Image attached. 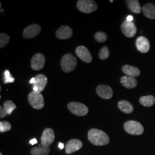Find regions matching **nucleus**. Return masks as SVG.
Here are the masks:
<instances>
[{
    "instance_id": "nucleus-1",
    "label": "nucleus",
    "mask_w": 155,
    "mask_h": 155,
    "mask_svg": "<svg viewBox=\"0 0 155 155\" xmlns=\"http://www.w3.org/2000/svg\"><path fill=\"white\" fill-rule=\"evenodd\" d=\"M88 140L96 146H102L109 144V136L104 131L97 129H91L88 132Z\"/></svg>"
},
{
    "instance_id": "nucleus-2",
    "label": "nucleus",
    "mask_w": 155,
    "mask_h": 155,
    "mask_svg": "<svg viewBox=\"0 0 155 155\" xmlns=\"http://www.w3.org/2000/svg\"><path fill=\"white\" fill-rule=\"evenodd\" d=\"M77 65V61L76 58L71 54H67L63 56L61 58V69L64 72L72 71Z\"/></svg>"
},
{
    "instance_id": "nucleus-3",
    "label": "nucleus",
    "mask_w": 155,
    "mask_h": 155,
    "mask_svg": "<svg viewBox=\"0 0 155 155\" xmlns=\"http://www.w3.org/2000/svg\"><path fill=\"white\" fill-rule=\"evenodd\" d=\"M28 101L34 109L40 110L45 106V100L41 93L32 91L28 95Z\"/></svg>"
},
{
    "instance_id": "nucleus-4",
    "label": "nucleus",
    "mask_w": 155,
    "mask_h": 155,
    "mask_svg": "<svg viewBox=\"0 0 155 155\" xmlns=\"http://www.w3.org/2000/svg\"><path fill=\"white\" fill-rule=\"evenodd\" d=\"M77 6L79 11L86 14L91 13L98 9L97 4L92 0H79Z\"/></svg>"
},
{
    "instance_id": "nucleus-5",
    "label": "nucleus",
    "mask_w": 155,
    "mask_h": 155,
    "mask_svg": "<svg viewBox=\"0 0 155 155\" xmlns=\"http://www.w3.org/2000/svg\"><path fill=\"white\" fill-rule=\"evenodd\" d=\"M125 130L132 135H141L144 132L143 125L136 121H128L124 125Z\"/></svg>"
},
{
    "instance_id": "nucleus-6",
    "label": "nucleus",
    "mask_w": 155,
    "mask_h": 155,
    "mask_svg": "<svg viewBox=\"0 0 155 155\" xmlns=\"http://www.w3.org/2000/svg\"><path fill=\"white\" fill-rule=\"evenodd\" d=\"M67 107L72 114L78 116H84L87 114L89 109L87 107L82 103L72 102L68 104Z\"/></svg>"
},
{
    "instance_id": "nucleus-7",
    "label": "nucleus",
    "mask_w": 155,
    "mask_h": 155,
    "mask_svg": "<svg viewBox=\"0 0 155 155\" xmlns=\"http://www.w3.org/2000/svg\"><path fill=\"white\" fill-rule=\"evenodd\" d=\"M41 30V27L38 24H32L29 25L24 30L22 35L25 39H32L40 33Z\"/></svg>"
},
{
    "instance_id": "nucleus-8",
    "label": "nucleus",
    "mask_w": 155,
    "mask_h": 155,
    "mask_svg": "<svg viewBox=\"0 0 155 155\" xmlns=\"http://www.w3.org/2000/svg\"><path fill=\"white\" fill-rule=\"evenodd\" d=\"M55 140L54 131L51 128H46L44 130L41 137V143L42 146L49 147L53 143Z\"/></svg>"
},
{
    "instance_id": "nucleus-9",
    "label": "nucleus",
    "mask_w": 155,
    "mask_h": 155,
    "mask_svg": "<svg viewBox=\"0 0 155 155\" xmlns=\"http://www.w3.org/2000/svg\"><path fill=\"white\" fill-rule=\"evenodd\" d=\"M121 31L124 35L129 38H133L137 32V28L133 21H125L122 23Z\"/></svg>"
},
{
    "instance_id": "nucleus-10",
    "label": "nucleus",
    "mask_w": 155,
    "mask_h": 155,
    "mask_svg": "<svg viewBox=\"0 0 155 155\" xmlns=\"http://www.w3.org/2000/svg\"><path fill=\"white\" fill-rule=\"evenodd\" d=\"M45 59L44 55L40 53L36 54L31 59V67L35 71L42 69L45 66Z\"/></svg>"
},
{
    "instance_id": "nucleus-11",
    "label": "nucleus",
    "mask_w": 155,
    "mask_h": 155,
    "mask_svg": "<svg viewBox=\"0 0 155 155\" xmlns=\"http://www.w3.org/2000/svg\"><path fill=\"white\" fill-rule=\"evenodd\" d=\"M76 54L82 61L90 63L92 61V56L89 50L84 46H79L75 50Z\"/></svg>"
},
{
    "instance_id": "nucleus-12",
    "label": "nucleus",
    "mask_w": 155,
    "mask_h": 155,
    "mask_svg": "<svg viewBox=\"0 0 155 155\" xmlns=\"http://www.w3.org/2000/svg\"><path fill=\"white\" fill-rule=\"evenodd\" d=\"M96 91H97V93L100 97L105 100L110 99L113 95V90L108 85H105V84L99 85L97 87Z\"/></svg>"
},
{
    "instance_id": "nucleus-13",
    "label": "nucleus",
    "mask_w": 155,
    "mask_h": 155,
    "mask_svg": "<svg viewBox=\"0 0 155 155\" xmlns=\"http://www.w3.org/2000/svg\"><path fill=\"white\" fill-rule=\"evenodd\" d=\"M83 147L82 142L78 139H72L68 141L66 145L67 154H71L81 150Z\"/></svg>"
},
{
    "instance_id": "nucleus-14",
    "label": "nucleus",
    "mask_w": 155,
    "mask_h": 155,
    "mask_svg": "<svg viewBox=\"0 0 155 155\" xmlns=\"http://www.w3.org/2000/svg\"><path fill=\"white\" fill-rule=\"evenodd\" d=\"M72 34L73 32L71 27L67 25H63L57 30L56 36L61 40H66L71 38Z\"/></svg>"
},
{
    "instance_id": "nucleus-15",
    "label": "nucleus",
    "mask_w": 155,
    "mask_h": 155,
    "mask_svg": "<svg viewBox=\"0 0 155 155\" xmlns=\"http://www.w3.org/2000/svg\"><path fill=\"white\" fill-rule=\"evenodd\" d=\"M137 50L141 53H147L150 49V43L148 39L144 36H140L136 41Z\"/></svg>"
},
{
    "instance_id": "nucleus-16",
    "label": "nucleus",
    "mask_w": 155,
    "mask_h": 155,
    "mask_svg": "<svg viewBox=\"0 0 155 155\" xmlns=\"http://www.w3.org/2000/svg\"><path fill=\"white\" fill-rule=\"evenodd\" d=\"M36 82L33 84V87H36L38 89V92L41 93L45 89L47 82L48 79L43 74H39L35 77Z\"/></svg>"
},
{
    "instance_id": "nucleus-17",
    "label": "nucleus",
    "mask_w": 155,
    "mask_h": 155,
    "mask_svg": "<svg viewBox=\"0 0 155 155\" xmlns=\"http://www.w3.org/2000/svg\"><path fill=\"white\" fill-rule=\"evenodd\" d=\"M120 82L124 87L128 89L135 88L137 85V81L135 78L127 75L122 77Z\"/></svg>"
},
{
    "instance_id": "nucleus-18",
    "label": "nucleus",
    "mask_w": 155,
    "mask_h": 155,
    "mask_svg": "<svg viewBox=\"0 0 155 155\" xmlns=\"http://www.w3.org/2000/svg\"><path fill=\"white\" fill-rule=\"evenodd\" d=\"M122 70L124 73H125L127 76L137 77L140 75V70L136 67L130 65H125L122 67Z\"/></svg>"
},
{
    "instance_id": "nucleus-19",
    "label": "nucleus",
    "mask_w": 155,
    "mask_h": 155,
    "mask_svg": "<svg viewBox=\"0 0 155 155\" xmlns=\"http://www.w3.org/2000/svg\"><path fill=\"white\" fill-rule=\"evenodd\" d=\"M143 12L144 16L150 18L155 19V6L152 4H147L143 8Z\"/></svg>"
},
{
    "instance_id": "nucleus-20",
    "label": "nucleus",
    "mask_w": 155,
    "mask_h": 155,
    "mask_svg": "<svg viewBox=\"0 0 155 155\" xmlns=\"http://www.w3.org/2000/svg\"><path fill=\"white\" fill-rule=\"evenodd\" d=\"M118 106L120 110L122 111L123 113L127 114H130L133 112V106L131 103L125 100L120 101L118 103Z\"/></svg>"
},
{
    "instance_id": "nucleus-21",
    "label": "nucleus",
    "mask_w": 155,
    "mask_h": 155,
    "mask_svg": "<svg viewBox=\"0 0 155 155\" xmlns=\"http://www.w3.org/2000/svg\"><path fill=\"white\" fill-rule=\"evenodd\" d=\"M50 152L49 147H35L31 149V152L32 155H47Z\"/></svg>"
},
{
    "instance_id": "nucleus-22",
    "label": "nucleus",
    "mask_w": 155,
    "mask_h": 155,
    "mask_svg": "<svg viewBox=\"0 0 155 155\" xmlns=\"http://www.w3.org/2000/svg\"><path fill=\"white\" fill-rule=\"evenodd\" d=\"M127 4L129 9L134 13L139 14L141 13V8L140 5L139 1L137 0H127Z\"/></svg>"
},
{
    "instance_id": "nucleus-23",
    "label": "nucleus",
    "mask_w": 155,
    "mask_h": 155,
    "mask_svg": "<svg viewBox=\"0 0 155 155\" xmlns=\"http://www.w3.org/2000/svg\"><path fill=\"white\" fill-rule=\"evenodd\" d=\"M140 102L145 107H151L155 104V98L153 95L143 96L140 98Z\"/></svg>"
},
{
    "instance_id": "nucleus-24",
    "label": "nucleus",
    "mask_w": 155,
    "mask_h": 155,
    "mask_svg": "<svg viewBox=\"0 0 155 155\" xmlns=\"http://www.w3.org/2000/svg\"><path fill=\"white\" fill-rule=\"evenodd\" d=\"M16 105L11 100L6 101L4 104V108L5 109L7 115H11L12 111L16 109Z\"/></svg>"
},
{
    "instance_id": "nucleus-25",
    "label": "nucleus",
    "mask_w": 155,
    "mask_h": 155,
    "mask_svg": "<svg viewBox=\"0 0 155 155\" xmlns=\"http://www.w3.org/2000/svg\"><path fill=\"white\" fill-rule=\"evenodd\" d=\"M10 41L9 36L5 33H1L0 35V48H2L9 43Z\"/></svg>"
},
{
    "instance_id": "nucleus-26",
    "label": "nucleus",
    "mask_w": 155,
    "mask_h": 155,
    "mask_svg": "<svg viewBox=\"0 0 155 155\" xmlns=\"http://www.w3.org/2000/svg\"><path fill=\"white\" fill-rule=\"evenodd\" d=\"M110 54V52L109 48L106 46H104L99 52V58L102 60H106L107 59Z\"/></svg>"
},
{
    "instance_id": "nucleus-27",
    "label": "nucleus",
    "mask_w": 155,
    "mask_h": 155,
    "mask_svg": "<svg viewBox=\"0 0 155 155\" xmlns=\"http://www.w3.org/2000/svg\"><path fill=\"white\" fill-rule=\"evenodd\" d=\"M95 39L98 42L104 43L107 40V36L105 32H98L95 34Z\"/></svg>"
},
{
    "instance_id": "nucleus-28",
    "label": "nucleus",
    "mask_w": 155,
    "mask_h": 155,
    "mask_svg": "<svg viewBox=\"0 0 155 155\" xmlns=\"http://www.w3.org/2000/svg\"><path fill=\"white\" fill-rule=\"evenodd\" d=\"M11 129V125L7 121H1L0 122V132L1 133L8 132Z\"/></svg>"
},
{
    "instance_id": "nucleus-29",
    "label": "nucleus",
    "mask_w": 155,
    "mask_h": 155,
    "mask_svg": "<svg viewBox=\"0 0 155 155\" xmlns=\"http://www.w3.org/2000/svg\"><path fill=\"white\" fill-rule=\"evenodd\" d=\"M4 83H13L15 82V78L12 77V76L11 74V73L9 72V70H5V72L4 73Z\"/></svg>"
},
{
    "instance_id": "nucleus-30",
    "label": "nucleus",
    "mask_w": 155,
    "mask_h": 155,
    "mask_svg": "<svg viewBox=\"0 0 155 155\" xmlns=\"http://www.w3.org/2000/svg\"><path fill=\"white\" fill-rule=\"evenodd\" d=\"M6 115H7V113L4 107H2V106H0V118H4Z\"/></svg>"
},
{
    "instance_id": "nucleus-31",
    "label": "nucleus",
    "mask_w": 155,
    "mask_h": 155,
    "mask_svg": "<svg viewBox=\"0 0 155 155\" xmlns=\"http://www.w3.org/2000/svg\"><path fill=\"white\" fill-rule=\"evenodd\" d=\"M29 143L31 144V145H34V144H36L38 143V141H37V140H36V139L34 138V139H32V140H30Z\"/></svg>"
},
{
    "instance_id": "nucleus-32",
    "label": "nucleus",
    "mask_w": 155,
    "mask_h": 155,
    "mask_svg": "<svg viewBox=\"0 0 155 155\" xmlns=\"http://www.w3.org/2000/svg\"><path fill=\"white\" fill-rule=\"evenodd\" d=\"M133 20V17L132 16H131V15H129V16H128L127 17V21H130V22H131V21H132Z\"/></svg>"
},
{
    "instance_id": "nucleus-33",
    "label": "nucleus",
    "mask_w": 155,
    "mask_h": 155,
    "mask_svg": "<svg viewBox=\"0 0 155 155\" xmlns=\"http://www.w3.org/2000/svg\"><path fill=\"white\" fill-rule=\"evenodd\" d=\"M58 147H59V148L61 150H63V149L64 148V144H63V143H59V144H58Z\"/></svg>"
},
{
    "instance_id": "nucleus-34",
    "label": "nucleus",
    "mask_w": 155,
    "mask_h": 155,
    "mask_svg": "<svg viewBox=\"0 0 155 155\" xmlns=\"http://www.w3.org/2000/svg\"><path fill=\"white\" fill-rule=\"evenodd\" d=\"M35 82H36V79H35V77L32 78L31 80H30V83H31V84H34V83H35Z\"/></svg>"
},
{
    "instance_id": "nucleus-35",
    "label": "nucleus",
    "mask_w": 155,
    "mask_h": 155,
    "mask_svg": "<svg viewBox=\"0 0 155 155\" xmlns=\"http://www.w3.org/2000/svg\"><path fill=\"white\" fill-rule=\"evenodd\" d=\"M110 2H113V1H110Z\"/></svg>"
},
{
    "instance_id": "nucleus-36",
    "label": "nucleus",
    "mask_w": 155,
    "mask_h": 155,
    "mask_svg": "<svg viewBox=\"0 0 155 155\" xmlns=\"http://www.w3.org/2000/svg\"><path fill=\"white\" fill-rule=\"evenodd\" d=\"M0 155H2V153H0Z\"/></svg>"
}]
</instances>
